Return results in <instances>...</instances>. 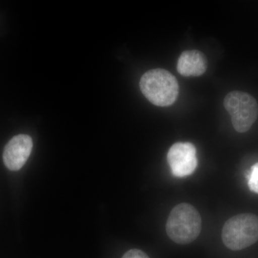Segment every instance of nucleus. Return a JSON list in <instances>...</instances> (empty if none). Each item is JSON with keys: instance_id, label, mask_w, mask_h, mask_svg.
Returning <instances> with one entry per match:
<instances>
[{"instance_id": "nucleus-8", "label": "nucleus", "mask_w": 258, "mask_h": 258, "mask_svg": "<svg viewBox=\"0 0 258 258\" xmlns=\"http://www.w3.org/2000/svg\"><path fill=\"white\" fill-rule=\"evenodd\" d=\"M246 177L249 190L252 192L258 194V162L252 166Z\"/></svg>"}, {"instance_id": "nucleus-7", "label": "nucleus", "mask_w": 258, "mask_h": 258, "mask_svg": "<svg viewBox=\"0 0 258 258\" xmlns=\"http://www.w3.org/2000/svg\"><path fill=\"white\" fill-rule=\"evenodd\" d=\"M176 69L179 74L185 77H198L206 72L208 61L201 51L186 50L179 56Z\"/></svg>"}, {"instance_id": "nucleus-4", "label": "nucleus", "mask_w": 258, "mask_h": 258, "mask_svg": "<svg viewBox=\"0 0 258 258\" xmlns=\"http://www.w3.org/2000/svg\"><path fill=\"white\" fill-rule=\"evenodd\" d=\"M224 106L230 115L234 128L239 133L249 130L258 117V104L249 93L232 91L226 96Z\"/></svg>"}, {"instance_id": "nucleus-1", "label": "nucleus", "mask_w": 258, "mask_h": 258, "mask_svg": "<svg viewBox=\"0 0 258 258\" xmlns=\"http://www.w3.org/2000/svg\"><path fill=\"white\" fill-rule=\"evenodd\" d=\"M144 96L157 106L172 105L179 96V86L175 76L164 69H154L144 74L140 81Z\"/></svg>"}, {"instance_id": "nucleus-9", "label": "nucleus", "mask_w": 258, "mask_h": 258, "mask_svg": "<svg viewBox=\"0 0 258 258\" xmlns=\"http://www.w3.org/2000/svg\"><path fill=\"white\" fill-rule=\"evenodd\" d=\"M122 258H149L145 252L140 249H133L123 254Z\"/></svg>"}, {"instance_id": "nucleus-2", "label": "nucleus", "mask_w": 258, "mask_h": 258, "mask_svg": "<svg viewBox=\"0 0 258 258\" xmlns=\"http://www.w3.org/2000/svg\"><path fill=\"white\" fill-rule=\"evenodd\" d=\"M202 230V218L192 205L181 203L171 210L166 222V231L176 243H191L198 238Z\"/></svg>"}, {"instance_id": "nucleus-5", "label": "nucleus", "mask_w": 258, "mask_h": 258, "mask_svg": "<svg viewBox=\"0 0 258 258\" xmlns=\"http://www.w3.org/2000/svg\"><path fill=\"white\" fill-rule=\"evenodd\" d=\"M167 161L174 176L191 175L198 166L196 148L189 142L174 144L168 152Z\"/></svg>"}, {"instance_id": "nucleus-6", "label": "nucleus", "mask_w": 258, "mask_h": 258, "mask_svg": "<svg viewBox=\"0 0 258 258\" xmlns=\"http://www.w3.org/2000/svg\"><path fill=\"white\" fill-rule=\"evenodd\" d=\"M32 139L30 136L20 134L15 136L5 146L3 161L8 169L18 171L25 165L31 154Z\"/></svg>"}, {"instance_id": "nucleus-3", "label": "nucleus", "mask_w": 258, "mask_h": 258, "mask_svg": "<svg viewBox=\"0 0 258 258\" xmlns=\"http://www.w3.org/2000/svg\"><path fill=\"white\" fill-rule=\"evenodd\" d=\"M222 239L227 248L241 250L258 240V217L241 214L231 217L222 228Z\"/></svg>"}]
</instances>
